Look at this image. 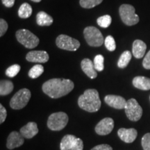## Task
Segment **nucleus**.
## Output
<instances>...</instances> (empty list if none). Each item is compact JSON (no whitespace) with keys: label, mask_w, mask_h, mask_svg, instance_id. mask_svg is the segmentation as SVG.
I'll use <instances>...</instances> for the list:
<instances>
[{"label":"nucleus","mask_w":150,"mask_h":150,"mask_svg":"<svg viewBox=\"0 0 150 150\" xmlns=\"http://www.w3.org/2000/svg\"><path fill=\"white\" fill-rule=\"evenodd\" d=\"M142 146L144 150H150V133H147L142 137Z\"/></svg>","instance_id":"30"},{"label":"nucleus","mask_w":150,"mask_h":150,"mask_svg":"<svg viewBox=\"0 0 150 150\" xmlns=\"http://www.w3.org/2000/svg\"><path fill=\"white\" fill-rule=\"evenodd\" d=\"M83 142L81 138H78V142L74 147L70 150H83Z\"/></svg>","instance_id":"35"},{"label":"nucleus","mask_w":150,"mask_h":150,"mask_svg":"<svg viewBox=\"0 0 150 150\" xmlns=\"http://www.w3.org/2000/svg\"><path fill=\"white\" fill-rule=\"evenodd\" d=\"M24 138L20 133L13 131L7 138L6 147L8 149H13L23 145Z\"/></svg>","instance_id":"12"},{"label":"nucleus","mask_w":150,"mask_h":150,"mask_svg":"<svg viewBox=\"0 0 150 150\" xmlns=\"http://www.w3.org/2000/svg\"><path fill=\"white\" fill-rule=\"evenodd\" d=\"M16 35L18 42L28 49L36 47L40 42L38 38L27 29L18 30Z\"/></svg>","instance_id":"3"},{"label":"nucleus","mask_w":150,"mask_h":150,"mask_svg":"<svg viewBox=\"0 0 150 150\" xmlns=\"http://www.w3.org/2000/svg\"><path fill=\"white\" fill-rule=\"evenodd\" d=\"M149 99H150V98H149Z\"/></svg>","instance_id":"38"},{"label":"nucleus","mask_w":150,"mask_h":150,"mask_svg":"<svg viewBox=\"0 0 150 150\" xmlns=\"http://www.w3.org/2000/svg\"><path fill=\"white\" fill-rule=\"evenodd\" d=\"M104 56L101 54H98L95 57L94 59V66H95V70L99 71V72H102L104 70Z\"/></svg>","instance_id":"27"},{"label":"nucleus","mask_w":150,"mask_h":150,"mask_svg":"<svg viewBox=\"0 0 150 150\" xmlns=\"http://www.w3.org/2000/svg\"><path fill=\"white\" fill-rule=\"evenodd\" d=\"M68 120V116L65 112H54L48 118L47 127L52 131H61L66 127Z\"/></svg>","instance_id":"6"},{"label":"nucleus","mask_w":150,"mask_h":150,"mask_svg":"<svg viewBox=\"0 0 150 150\" xmlns=\"http://www.w3.org/2000/svg\"><path fill=\"white\" fill-rule=\"evenodd\" d=\"M135 8L130 4H122L119 9L122 22L127 26H133L139 22V17L135 13Z\"/></svg>","instance_id":"4"},{"label":"nucleus","mask_w":150,"mask_h":150,"mask_svg":"<svg viewBox=\"0 0 150 150\" xmlns=\"http://www.w3.org/2000/svg\"><path fill=\"white\" fill-rule=\"evenodd\" d=\"M31 1H34V2H40L41 0H31Z\"/></svg>","instance_id":"37"},{"label":"nucleus","mask_w":150,"mask_h":150,"mask_svg":"<svg viewBox=\"0 0 150 150\" xmlns=\"http://www.w3.org/2000/svg\"><path fill=\"white\" fill-rule=\"evenodd\" d=\"M7 116V112L6 108L2 106V104H0V123L2 124L5 121Z\"/></svg>","instance_id":"33"},{"label":"nucleus","mask_w":150,"mask_h":150,"mask_svg":"<svg viewBox=\"0 0 150 150\" xmlns=\"http://www.w3.org/2000/svg\"><path fill=\"white\" fill-rule=\"evenodd\" d=\"M104 101L106 104L116 109H123L127 105V101L125 100V99L118 95H106L104 98Z\"/></svg>","instance_id":"11"},{"label":"nucleus","mask_w":150,"mask_h":150,"mask_svg":"<svg viewBox=\"0 0 150 150\" xmlns=\"http://www.w3.org/2000/svg\"><path fill=\"white\" fill-rule=\"evenodd\" d=\"M81 67L83 72L91 79H95L97 76V73L95 70L94 63L89 59H84L81 63Z\"/></svg>","instance_id":"15"},{"label":"nucleus","mask_w":150,"mask_h":150,"mask_svg":"<svg viewBox=\"0 0 150 150\" xmlns=\"http://www.w3.org/2000/svg\"><path fill=\"white\" fill-rule=\"evenodd\" d=\"M118 136L120 138L127 143H131L136 139L138 132L135 129H125L121 128L117 131Z\"/></svg>","instance_id":"14"},{"label":"nucleus","mask_w":150,"mask_h":150,"mask_svg":"<svg viewBox=\"0 0 150 150\" xmlns=\"http://www.w3.org/2000/svg\"><path fill=\"white\" fill-rule=\"evenodd\" d=\"M83 35L86 42L90 46L100 47L104 42V37L101 31L95 27H86Z\"/></svg>","instance_id":"7"},{"label":"nucleus","mask_w":150,"mask_h":150,"mask_svg":"<svg viewBox=\"0 0 150 150\" xmlns=\"http://www.w3.org/2000/svg\"><path fill=\"white\" fill-rule=\"evenodd\" d=\"M54 20L50 15L46 13L44 11H40L36 16V22L41 27L50 26L53 23Z\"/></svg>","instance_id":"20"},{"label":"nucleus","mask_w":150,"mask_h":150,"mask_svg":"<svg viewBox=\"0 0 150 150\" xmlns=\"http://www.w3.org/2000/svg\"><path fill=\"white\" fill-rule=\"evenodd\" d=\"M32 14V7L28 3H24L18 10V16L20 18H28Z\"/></svg>","instance_id":"22"},{"label":"nucleus","mask_w":150,"mask_h":150,"mask_svg":"<svg viewBox=\"0 0 150 150\" xmlns=\"http://www.w3.org/2000/svg\"><path fill=\"white\" fill-rule=\"evenodd\" d=\"M114 128V121L112 118L106 117L102 120L95 127V131L100 136L109 134Z\"/></svg>","instance_id":"10"},{"label":"nucleus","mask_w":150,"mask_h":150,"mask_svg":"<svg viewBox=\"0 0 150 150\" xmlns=\"http://www.w3.org/2000/svg\"><path fill=\"white\" fill-rule=\"evenodd\" d=\"M133 85L136 88L142 91H149L150 90V79L145 76H136L133 79Z\"/></svg>","instance_id":"19"},{"label":"nucleus","mask_w":150,"mask_h":150,"mask_svg":"<svg viewBox=\"0 0 150 150\" xmlns=\"http://www.w3.org/2000/svg\"><path fill=\"white\" fill-rule=\"evenodd\" d=\"M44 72V67L41 65H35L29 72V76L32 79H36Z\"/></svg>","instance_id":"24"},{"label":"nucleus","mask_w":150,"mask_h":150,"mask_svg":"<svg viewBox=\"0 0 150 150\" xmlns=\"http://www.w3.org/2000/svg\"><path fill=\"white\" fill-rule=\"evenodd\" d=\"M142 65H143L144 68L150 70V50L144 58L143 61H142Z\"/></svg>","instance_id":"32"},{"label":"nucleus","mask_w":150,"mask_h":150,"mask_svg":"<svg viewBox=\"0 0 150 150\" xmlns=\"http://www.w3.org/2000/svg\"><path fill=\"white\" fill-rule=\"evenodd\" d=\"M1 1H2L3 4L6 7H8V8L12 7L15 3V0H1Z\"/></svg>","instance_id":"36"},{"label":"nucleus","mask_w":150,"mask_h":150,"mask_svg":"<svg viewBox=\"0 0 150 150\" xmlns=\"http://www.w3.org/2000/svg\"><path fill=\"white\" fill-rule=\"evenodd\" d=\"M147 45L142 40H136L133 43L132 53L136 59H141L145 54Z\"/></svg>","instance_id":"17"},{"label":"nucleus","mask_w":150,"mask_h":150,"mask_svg":"<svg viewBox=\"0 0 150 150\" xmlns=\"http://www.w3.org/2000/svg\"><path fill=\"white\" fill-rule=\"evenodd\" d=\"M74 83L70 79H52L42 85V91L51 98L56 99L65 96L74 88Z\"/></svg>","instance_id":"1"},{"label":"nucleus","mask_w":150,"mask_h":150,"mask_svg":"<svg viewBox=\"0 0 150 150\" xmlns=\"http://www.w3.org/2000/svg\"><path fill=\"white\" fill-rule=\"evenodd\" d=\"M111 22L112 18L109 15H105V16L99 17L97 20L98 25L102 28H107L109 27Z\"/></svg>","instance_id":"26"},{"label":"nucleus","mask_w":150,"mask_h":150,"mask_svg":"<svg viewBox=\"0 0 150 150\" xmlns=\"http://www.w3.org/2000/svg\"><path fill=\"white\" fill-rule=\"evenodd\" d=\"M56 44L61 50L67 51H76L80 47L79 41L68 35L61 34L56 38Z\"/></svg>","instance_id":"9"},{"label":"nucleus","mask_w":150,"mask_h":150,"mask_svg":"<svg viewBox=\"0 0 150 150\" xmlns=\"http://www.w3.org/2000/svg\"><path fill=\"white\" fill-rule=\"evenodd\" d=\"M8 29V24L5 20L1 18L0 20V36L2 37Z\"/></svg>","instance_id":"31"},{"label":"nucleus","mask_w":150,"mask_h":150,"mask_svg":"<svg viewBox=\"0 0 150 150\" xmlns=\"http://www.w3.org/2000/svg\"><path fill=\"white\" fill-rule=\"evenodd\" d=\"M20 68H21V67H20V65L18 64L11 65V66L8 67V68H7L6 71V76H8V77H14V76H16V75L18 74L19 72H20Z\"/></svg>","instance_id":"29"},{"label":"nucleus","mask_w":150,"mask_h":150,"mask_svg":"<svg viewBox=\"0 0 150 150\" xmlns=\"http://www.w3.org/2000/svg\"><path fill=\"white\" fill-rule=\"evenodd\" d=\"M104 45L106 49L110 52H112L116 49V44L114 38L112 35H108L104 40Z\"/></svg>","instance_id":"28"},{"label":"nucleus","mask_w":150,"mask_h":150,"mask_svg":"<svg viewBox=\"0 0 150 150\" xmlns=\"http://www.w3.org/2000/svg\"><path fill=\"white\" fill-rule=\"evenodd\" d=\"M13 90V83L8 80H1L0 81V95L4 96L10 94Z\"/></svg>","instance_id":"21"},{"label":"nucleus","mask_w":150,"mask_h":150,"mask_svg":"<svg viewBox=\"0 0 150 150\" xmlns=\"http://www.w3.org/2000/svg\"><path fill=\"white\" fill-rule=\"evenodd\" d=\"M91 150H112V149L110 145H106V144H103V145L95 146Z\"/></svg>","instance_id":"34"},{"label":"nucleus","mask_w":150,"mask_h":150,"mask_svg":"<svg viewBox=\"0 0 150 150\" xmlns=\"http://www.w3.org/2000/svg\"><path fill=\"white\" fill-rule=\"evenodd\" d=\"M38 133L37 124L34 122H30L20 129V134L24 138H32Z\"/></svg>","instance_id":"16"},{"label":"nucleus","mask_w":150,"mask_h":150,"mask_svg":"<svg viewBox=\"0 0 150 150\" xmlns=\"http://www.w3.org/2000/svg\"><path fill=\"white\" fill-rule=\"evenodd\" d=\"M131 57V53L129 51H125L121 54L119 61L117 62V66L120 68H125L130 62Z\"/></svg>","instance_id":"23"},{"label":"nucleus","mask_w":150,"mask_h":150,"mask_svg":"<svg viewBox=\"0 0 150 150\" xmlns=\"http://www.w3.org/2000/svg\"><path fill=\"white\" fill-rule=\"evenodd\" d=\"M103 0H80L81 6L84 8H92L100 4Z\"/></svg>","instance_id":"25"},{"label":"nucleus","mask_w":150,"mask_h":150,"mask_svg":"<svg viewBox=\"0 0 150 150\" xmlns=\"http://www.w3.org/2000/svg\"><path fill=\"white\" fill-rule=\"evenodd\" d=\"M101 100L99 93L95 89H88L79 97V106L86 111L97 112L101 107Z\"/></svg>","instance_id":"2"},{"label":"nucleus","mask_w":150,"mask_h":150,"mask_svg":"<svg viewBox=\"0 0 150 150\" xmlns=\"http://www.w3.org/2000/svg\"><path fill=\"white\" fill-rule=\"evenodd\" d=\"M125 109L127 117L131 121H138L142 115V108L135 99L127 101Z\"/></svg>","instance_id":"8"},{"label":"nucleus","mask_w":150,"mask_h":150,"mask_svg":"<svg viewBox=\"0 0 150 150\" xmlns=\"http://www.w3.org/2000/svg\"><path fill=\"white\" fill-rule=\"evenodd\" d=\"M26 59L33 63H46L49 61V54L45 51H31L27 54Z\"/></svg>","instance_id":"13"},{"label":"nucleus","mask_w":150,"mask_h":150,"mask_svg":"<svg viewBox=\"0 0 150 150\" xmlns=\"http://www.w3.org/2000/svg\"><path fill=\"white\" fill-rule=\"evenodd\" d=\"M31 97V92L27 88H22L13 95L11 99L10 106L13 109H22L27 106Z\"/></svg>","instance_id":"5"},{"label":"nucleus","mask_w":150,"mask_h":150,"mask_svg":"<svg viewBox=\"0 0 150 150\" xmlns=\"http://www.w3.org/2000/svg\"><path fill=\"white\" fill-rule=\"evenodd\" d=\"M78 142V138L73 135H66L61 140L60 149L61 150H70L76 145Z\"/></svg>","instance_id":"18"}]
</instances>
